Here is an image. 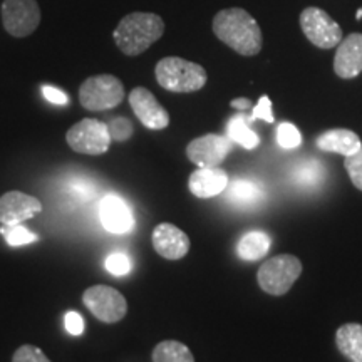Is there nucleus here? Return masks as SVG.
<instances>
[{"instance_id": "obj_1", "label": "nucleus", "mask_w": 362, "mask_h": 362, "mask_svg": "<svg viewBox=\"0 0 362 362\" xmlns=\"http://www.w3.org/2000/svg\"><path fill=\"white\" fill-rule=\"evenodd\" d=\"M214 33L225 45L240 56L252 57L262 51L264 37L253 17L243 8H223L215 16Z\"/></svg>"}, {"instance_id": "obj_2", "label": "nucleus", "mask_w": 362, "mask_h": 362, "mask_svg": "<svg viewBox=\"0 0 362 362\" xmlns=\"http://www.w3.org/2000/svg\"><path fill=\"white\" fill-rule=\"evenodd\" d=\"M165 34V22L158 13L131 12L115 29V42L126 56H139Z\"/></svg>"}, {"instance_id": "obj_3", "label": "nucleus", "mask_w": 362, "mask_h": 362, "mask_svg": "<svg viewBox=\"0 0 362 362\" xmlns=\"http://www.w3.org/2000/svg\"><path fill=\"white\" fill-rule=\"evenodd\" d=\"M158 84L170 93H194L205 88L208 76L205 67L183 57H165L155 67Z\"/></svg>"}, {"instance_id": "obj_4", "label": "nucleus", "mask_w": 362, "mask_h": 362, "mask_svg": "<svg viewBox=\"0 0 362 362\" xmlns=\"http://www.w3.org/2000/svg\"><path fill=\"white\" fill-rule=\"evenodd\" d=\"M302 274V264L297 257L277 255L272 257L260 265L257 280H259L260 288L269 296H284L292 288V285L297 282V279Z\"/></svg>"}, {"instance_id": "obj_5", "label": "nucleus", "mask_w": 362, "mask_h": 362, "mask_svg": "<svg viewBox=\"0 0 362 362\" xmlns=\"http://www.w3.org/2000/svg\"><path fill=\"white\" fill-rule=\"evenodd\" d=\"M124 99V86L116 76L99 74L88 78L79 88V103L88 111H110Z\"/></svg>"}, {"instance_id": "obj_6", "label": "nucleus", "mask_w": 362, "mask_h": 362, "mask_svg": "<svg viewBox=\"0 0 362 362\" xmlns=\"http://www.w3.org/2000/svg\"><path fill=\"white\" fill-rule=\"evenodd\" d=\"M66 141L72 151L81 153V155L99 156L107 153L112 139L106 123L86 117L71 126V129L66 133Z\"/></svg>"}, {"instance_id": "obj_7", "label": "nucleus", "mask_w": 362, "mask_h": 362, "mask_svg": "<svg viewBox=\"0 0 362 362\" xmlns=\"http://www.w3.org/2000/svg\"><path fill=\"white\" fill-rule=\"evenodd\" d=\"M83 302L86 309L104 324L119 322L128 312V302L123 293L110 285H93L86 288Z\"/></svg>"}, {"instance_id": "obj_8", "label": "nucleus", "mask_w": 362, "mask_h": 362, "mask_svg": "<svg viewBox=\"0 0 362 362\" xmlns=\"http://www.w3.org/2000/svg\"><path fill=\"white\" fill-rule=\"evenodd\" d=\"M300 29L305 37L320 49H332L342 40V29L322 8H304L300 13Z\"/></svg>"}, {"instance_id": "obj_9", "label": "nucleus", "mask_w": 362, "mask_h": 362, "mask_svg": "<svg viewBox=\"0 0 362 362\" xmlns=\"http://www.w3.org/2000/svg\"><path fill=\"white\" fill-rule=\"evenodd\" d=\"M2 24L12 37H27L40 24L37 0H4Z\"/></svg>"}, {"instance_id": "obj_10", "label": "nucleus", "mask_w": 362, "mask_h": 362, "mask_svg": "<svg viewBox=\"0 0 362 362\" xmlns=\"http://www.w3.org/2000/svg\"><path fill=\"white\" fill-rule=\"evenodd\" d=\"M232 139L228 136L205 134L194 138L187 146L188 160L198 168H216L232 153Z\"/></svg>"}, {"instance_id": "obj_11", "label": "nucleus", "mask_w": 362, "mask_h": 362, "mask_svg": "<svg viewBox=\"0 0 362 362\" xmlns=\"http://www.w3.org/2000/svg\"><path fill=\"white\" fill-rule=\"evenodd\" d=\"M129 106L133 107V112L141 121L144 128L153 131H161L168 128L170 115L165 107L158 103L155 94L146 88H134L129 93Z\"/></svg>"}, {"instance_id": "obj_12", "label": "nucleus", "mask_w": 362, "mask_h": 362, "mask_svg": "<svg viewBox=\"0 0 362 362\" xmlns=\"http://www.w3.org/2000/svg\"><path fill=\"white\" fill-rule=\"evenodd\" d=\"M40 211H42V203L33 194L12 189L0 197V223L2 225L24 223L25 220L34 218Z\"/></svg>"}, {"instance_id": "obj_13", "label": "nucleus", "mask_w": 362, "mask_h": 362, "mask_svg": "<svg viewBox=\"0 0 362 362\" xmlns=\"http://www.w3.org/2000/svg\"><path fill=\"white\" fill-rule=\"evenodd\" d=\"M153 248L166 260H181L189 252V238L173 223H160L153 230Z\"/></svg>"}, {"instance_id": "obj_14", "label": "nucleus", "mask_w": 362, "mask_h": 362, "mask_svg": "<svg viewBox=\"0 0 362 362\" xmlns=\"http://www.w3.org/2000/svg\"><path fill=\"white\" fill-rule=\"evenodd\" d=\"M99 218L110 233L124 235L134 228V215L128 203L117 194H106L99 205Z\"/></svg>"}, {"instance_id": "obj_15", "label": "nucleus", "mask_w": 362, "mask_h": 362, "mask_svg": "<svg viewBox=\"0 0 362 362\" xmlns=\"http://www.w3.org/2000/svg\"><path fill=\"white\" fill-rule=\"evenodd\" d=\"M334 71L341 79H352L362 72V34H349L337 45Z\"/></svg>"}, {"instance_id": "obj_16", "label": "nucleus", "mask_w": 362, "mask_h": 362, "mask_svg": "<svg viewBox=\"0 0 362 362\" xmlns=\"http://www.w3.org/2000/svg\"><path fill=\"white\" fill-rule=\"evenodd\" d=\"M228 175L221 168H198L189 175L188 188L197 198L218 197L228 187Z\"/></svg>"}, {"instance_id": "obj_17", "label": "nucleus", "mask_w": 362, "mask_h": 362, "mask_svg": "<svg viewBox=\"0 0 362 362\" xmlns=\"http://www.w3.org/2000/svg\"><path fill=\"white\" fill-rule=\"evenodd\" d=\"M317 148L325 153H337L344 158L354 155L362 148L361 138L351 129H330L317 138Z\"/></svg>"}, {"instance_id": "obj_18", "label": "nucleus", "mask_w": 362, "mask_h": 362, "mask_svg": "<svg viewBox=\"0 0 362 362\" xmlns=\"http://www.w3.org/2000/svg\"><path fill=\"white\" fill-rule=\"evenodd\" d=\"M336 346L351 362H362V324H344L336 332Z\"/></svg>"}, {"instance_id": "obj_19", "label": "nucleus", "mask_w": 362, "mask_h": 362, "mask_svg": "<svg viewBox=\"0 0 362 362\" xmlns=\"http://www.w3.org/2000/svg\"><path fill=\"white\" fill-rule=\"evenodd\" d=\"M270 247H272L270 235H267L265 232H260V230H253V232L245 233L238 240L237 253L240 259L248 260V262H257L264 259L267 253H269Z\"/></svg>"}, {"instance_id": "obj_20", "label": "nucleus", "mask_w": 362, "mask_h": 362, "mask_svg": "<svg viewBox=\"0 0 362 362\" xmlns=\"http://www.w3.org/2000/svg\"><path fill=\"white\" fill-rule=\"evenodd\" d=\"M226 133H228V138L232 139V143H237L245 149H255L260 144L259 134L252 131L248 117L245 115L233 116L228 121V124H226Z\"/></svg>"}, {"instance_id": "obj_21", "label": "nucleus", "mask_w": 362, "mask_h": 362, "mask_svg": "<svg viewBox=\"0 0 362 362\" xmlns=\"http://www.w3.org/2000/svg\"><path fill=\"white\" fill-rule=\"evenodd\" d=\"M228 192H226V198L230 202L235 203V205H253L262 198V192L260 185L255 183V181L250 180H237L233 183H228Z\"/></svg>"}, {"instance_id": "obj_22", "label": "nucleus", "mask_w": 362, "mask_h": 362, "mask_svg": "<svg viewBox=\"0 0 362 362\" xmlns=\"http://www.w3.org/2000/svg\"><path fill=\"white\" fill-rule=\"evenodd\" d=\"M153 362H194L188 346L180 341H163L153 349Z\"/></svg>"}, {"instance_id": "obj_23", "label": "nucleus", "mask_w": 362, "mask_h": 362, "mask_svg": "<svg viewBox=\"0 0 362 362\" xmlns=\"http://www.w3.org/2000/svg\"><path fill=\"white\" fill-rule=\"evenodd\" d=\"M0 233L6 238V242L11 247H22V245H30L35 243L39 237L35 233L30 232L29 228H25L24 225H2L0 226Z\"/></svg>"}, {"instance_id": "obj_24", "label": "nucleus", "mask_w": 362, "mask_h": 362, "mask_svg": "<svg viewBox=\"0 0 362 362\" xmlns=\"http://www.w3.org/2000/svg\"><path fill=\"white\" fill-rule=\"evenodd\" d=\"M322 176L324 168L320 166V163L315 160L302 163V165L293 171V180H296L298 185H304V187H314V185L320 183Z\"/></svg>"}, {"instance_id": "obj_25", "label": "nucleus", "mask_w": 362, "mask_h": 362, "mask_svg": "<svg viewBox=\"0 0 362 362\" xmlns=\"http://www.w3.org/2000/svg\"><path fill=\"white\" fill-rule=\"evenodd\" d=\"M104 267H106V270L110 272L111 275H115V277H124V275H128L131 269H133V264H131L129 257L126 255V253L116 252L107 257L106 262H104Z\"/></svg>"}, {"instance_id": "obj_26", "label": "nucleus", "mask_w": 362, "mask_h": 362, "mask_svg": "<svg viewBox=\"0 0 362 362\" xmlns=\"http://www.w3.org/2000/svg\"><path fill=\"white\" fill-rule=\"evenodd\" d=\"M277 141L284 149H293L300 146L302 134L292 123H282L277 128Z\"/></svg>"}, {"instance_id": "obj_27", "label": "nucleus", "mask_w": 362, "mask_h": 362, "mask_svg": "<svg viewBox=\"0 0 362 362\" xmlns=\"http://www.w3.org/2000/svg\"><path fill=\"white\" fill-rule=\"evenodd\" d=\"M107 129H110L112 141H117V143L128 141L134 133L133 124H131L128 117H112L110 123H107Z\"/></svg>"}, {"instance_id": "obj_28", "label": "nucleus", "mask_w": 362, "mask_h": 362, "mask_svg": "<svg viewBox=\"0 0 362 362\" xmlns=\"http://www.w3.org/2000/svg\"><path fill=\"white\" fill-rule=\"evenodd\" d=\"M344 168L349 173L352 185L362 192V148L357 153H354V155L346 156Z\"/></svg>"}, {"instance_id": "obj_29", "label": "nucleus", "mask_w": 362, "mask_h": 362, "mask_svg": "<svg viewBox=\"0 0 362 362\" xmlns=\"http://www.w3.org/2000/svg\"><path fill=\"white\" fill-rule=\"evenodd\" d=\"M12 362H51L49 357L44 354L39 347L30 346V344H24L19 349L13 352Z\"/></svg>"}, {"instance_id": "obj_30", "label": "nucleus", "mask_w": 362, "mask_h": 362, "mask_svg": "<svg viewBox=\"0 0 362 362\" xmlns=\"http://www.w3.org/2000/svg\"><path fill=\"white\" fill-rule=\"evenodd\" d=\"M67 187H69V192L74 194V197L81 198V200H90V198L94 197V193H96L94 185L90 183L89 180H84V178L71 180Z\"/></svg>"}, {"instance_id": "obj_31", "label": "nucleus", "mask_w": 362, "mask_h": 362, "mask_svg": "<svg viewBox=\"0 0 362 362\" xmlns=\"http://www.w3.org/2000/svg\"><path fill=\"white\" fill-rule=\"evenodd\" d=\"M255 119H264L265 123H274L275 117L274 112H272V101L269 99V96H262L260 101L257 103V106L253 107L252 116L248 117V123H253Z\"/></svg>"}, {"instance_id": "obj_32", "label": "nucleus", "mask_w": 362, "mask_h": 362, "mask_svg": "<svg viewBox=\"0 0 362 362\" xmlns=\"http://www.w3.org/2000/svg\"><path fill=\"white\" fill-rule=\"evenodd\" d=\"M40 90H42V96L47 99L49 103L57 104V106H66V104L69 103V96H67V93L56 88V86L44 84L42 88H40Z\"/></svg>"}, {"instance_id": "obj_33", "label": "nucleus", "mask_w": 362, "mask_h": 362, "mask_svg": "<svg viewBox=\"0 0 362 362\" xmlns=\"http://www.w3.org/2000/svg\"><path fill=\"white\" fill-rule=\"evenodd\" d=\"M64 325H66V330L71 334V336L78 337L84 332V319L74 310L67 312L64 317Z\"/></svg>"}, {"instance_id": "obj_34", "label": "nucleus", "mask_w": 362, "mask_h": 362, "mask_svg": "<svg viewBox=\"0 0 362 362\" xmlns=\"http://www.w3.org/2000/svg\"><path fill=\"white\" fill-rule=\"evenodd\" d=\"M230 106L235 107V110H238V111H247L252 107V101L247 98H238V99H233V101L230 103Z\"/></svg>"}]
</instances>
